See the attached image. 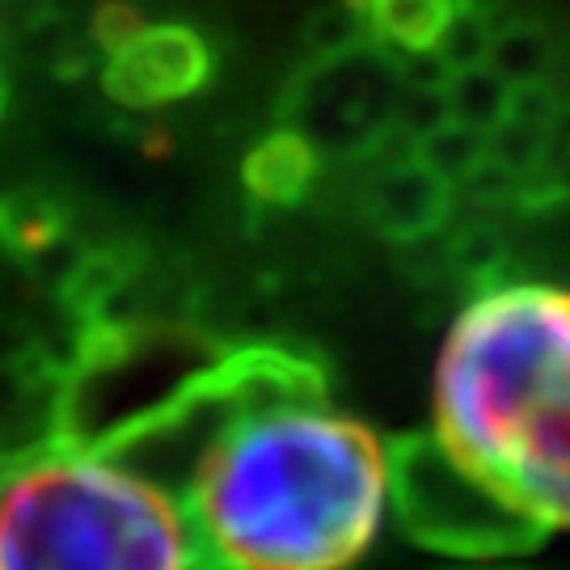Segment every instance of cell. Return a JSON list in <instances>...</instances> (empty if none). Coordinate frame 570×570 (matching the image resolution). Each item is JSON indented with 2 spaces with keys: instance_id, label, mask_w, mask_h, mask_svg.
Returning <instances> with one entry per match:
<instances>
[{
  "instance_id": "6da1fadb",
  "label": "cell",
  "mask_w": 570,
  "mask_h": 570,
  "mask_svg": "<svg viewBox=\"0 0 570 570\" xmlns=\"http://www.w3.org/2000/svg\"><path fill=\"white\" fill-rule=\"evenodd\" d=\"M178 494L207 567L351 570L385 532L402 465L313 372L245 360L207 402Z\"/></svg>"
},
{
  "instance_id": "7a4b0ae2",
  "label": "cell",
  "mask_w": 570,
  "mask_h": 570,
  "mask_svg": "<svg viewBox=\"0 0 570 570\" xmlns=\"http://www.w3.org/2000/svg\"><path fill=\"white\" fill-rule=\"evenodd\" d=\"M431 465L494 529L570 532V287L473 296L431 372Z\"/></svg>"
},
{
  "instance_id": "3957f363",
  "label": "cell",
  "mask_w": 570,
  "mask_h": 570,
  "mask_svg": "<svg viewBox=\"0 0 570 570\" xmlns=\"http://www.w3.org/2000/svg\"><path fill=\"white\" fill-rule=\"evenodd\" d=\"M0 570H207V553L153 469L47 444L0 465Z\"/></svg>"
},
{
  "instance_id": "8992f818",
  "label": "cell",
  "mask_w": 570,
  "mask_h": 570,
  "mask_svg": "<svg viewBox=\"0 0 570 570\" xmlns=\"http://www.w3.org/2000/svg\"><path fill=\"white\" fill-rule=\"evenodd\" d=\"M367 21V35L389 56L435 51L444 30L473 9V0H346Z\"/></svg>"
},
{
  "instance_id": "ba28073f",
  "label": "cell",
  "mask_w": 570,
  "mask_h": 570,
  "mask_svg": "<svg viewBox=\"0 0 570 570\" xmlns=\"http://www.w3.org/2000/svg\"><path fill=\"white\" fill-rule=\"evenodd\" d=\"M449 110L452 122L473 127V131H494L511 119V102H515V89H511L490 63L482 68H465V72H452L449 77Z\"/></svg>"
},
{
  "instance_id": "30bf717a",
  "label": "cell",
  "mask_w": 570,
  "mask_h": 570,
  "mask_svg": "<svg viewBox=\"0 0 570 570\" xmlns=\"http://www.w3.org/2000/svg\"><path fill=\"white\" fill-rule=\"evenodd\" d=\"M546 63H550V42H546V35L537 26H508L490 42V68L511 89L537 85V77L546 72Z\"/></svg>"
},
{
  "instance_id": "277c9868",
  "label": "cell",
  "mask_w": 570,
  "mask_h": 570,
  "mask_svg": "<svg viewBox=\"0 0 570 570\" xmlns=\"http://www.w3.org/2000/svg\"><path fill=\"white\" fill-rule=\"evenodd\" d=\"M397 60L367 42L351 56L308 60L284 89L279 119L313 148L376 153L397 110Z\"/></svg>"
},
{
  "instance_id": "9c48e42d",
  "label": "cell",
  "mask_w": 570,
  "mask_h": 570,
  "mask_svg": "<svg viewBox=\"0 0 570 570\" xmlns=\"http://www.w3.org/2000/svg\"><path fill=\"white\" fill-rule=\"evenodd\" d=\"M376 207L397 225H419L440 207V174L423 161H393L376 178Z\"/></svg>"
},
{
  "instance_id": "7c38bea8",
  "label": "cell",
  "mask_w": 570,
  "mask_h": 570,
  "mask_svg": "<svg viewBox=\"0 0 570 570\" xmlns=\"http://www.w3.org/2000/svg\"><path fill=\"white\" fill-rule=\"evenodd\" d=\"M148 21L140 18L136 4H122V0H102L89 18V42L102 51V56H115L127 42L140 35Z\"/></svg>"
},
{
  "instance_id": "4fadbf2b",
  "label": "cell",
  "mask_w": 570,
  "mask_h": 570,
  "mask_svg": "<svg viewBox=\"0 0 570 570\" xmlns=\"http://www.w3.org/2000/svg\"><path fill=\"white\" fill-rule=\"evenodd\" d=\"M9 94H13V89H9V72L0 68V119H4V110H9Z\"/></svg>"
},
{
  "instance_id": "8fae6325",
  "label": "cell",
  "mask_w": 570,
  "mask_h": 570,
  "mask_svg": "<svg viewBox=\"0 0 570 570\" xmlns=\"http://www.w3.org/2000/svg\"><path fill=\"white\" fill-rule=\"evenodd\" d=\"M305 42L308 51H313V60H334V56H351V51L367 47L372 35H367L364 13L351 9L346 0H338V4H326V9H317L308 18Z\"/></svg>"
},
{
  "instance_id": "5b68a950",
  "label": "cell",
  "mask_w": 570,
  "mask_h": 570,
  "mask_svg": "<svg viewBox=\"0 0 570 570\" xmlns=\"http://www.w3.org/2000/svg\"><path fill=\"white\" fill-rule=\"evenodd\" d=\"M212 77V47L186 21H148L122 51L106 56L102 89L127 110H153L199 94Z\"/></svg>"
},
{
  "instance_id": "52a82bcc",
  "label": "cell",
  "mask_w": 570,
  "mask_h": 570,
  "mask_svg": "<svg viewBox=\"0 0 570 570\" xmlns=\"http://www.w3.org/2000/svg\"><path fill=\"white\" fill-rule=\"evenodd\" d=\"M317 178V148L296 136L292 127L271 131L245 161V183L254 195L287 204V199H301L308 186Z\"/></svg>"
}]
</instances>
